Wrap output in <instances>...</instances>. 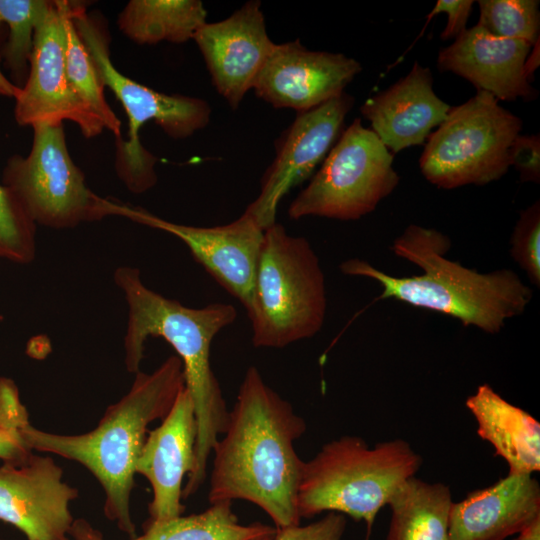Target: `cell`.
Segmentation results:
<instances>
[{"instance_id": "obj_1", "label": "cell", "mask_w": 540, "mask_h": 540, "mask_svg": "<svg viewBox=\"0 0 540 540\" xmlns=\"http://www.w3.org/2000/svg\"><path fill=\"white\" fill-rule=\"evenodd\" d=\"M306 422L272 389L255 366L246 370L223 437L212 449L210 504L245 500L275 528L300 523L297 495L303 460L294 443Z\"/></svg>"}, {"instance_id": "obj_2", "label": "cell", "mask_w": 540, "mask_h": 540, "mask_svg": "<svg viewBox=\"0 0 540 540\" xmlns=\"http://www.w3.org/2000/svg\"><path fill=\"white\" fill-rule=\"evenodd\" d=\"M113 279L128 306L124 336L127 371H140L149 337L163 338L183 364L185 388L192 397L197 424L194 466L182 491L186 499L204 484L212 449L227 428L229 410L211 367L210 350L215 336L236 320L237 310L232 304L219 302L201 308L185 306L147 287L136 267L116 268Z\"/></svg>"}, {"instance_id": "obj_3", "label": "cell", "mask_w": 540, "mask_h": 540, "mask_svg": "<svg viewBox=\"0 0 540 540\" xmlns=\"http://www.w3.org/2000/svg\"><path fill=\"white\" fill-rule=\"evenodd\" d=\"M451 247L442 232L411 224L393 241L392 252L422 273L392 276L370 263L352 258L340 271L376 281L382 288L379 299L392 298L411 306L448 315L464 326L497 334L506 322L521 315L533 291L510 269L480 273L446 257Z\"/></svg>"}, {"instance_id": "obj_4", "label": "cell", "mask_w": 540, "mask_h": 540, "mask_svg": "<svg viewBox=\"0 0 540 540\" xmlns=\"http://www.w3.org/2000/svg\"><path fill=\"white\" fill-rule=\"evenodd\" d=\"M184 387L182 361L176 354L171 355L153 372L135 373L128 392L106 408L92 430L63 435L29 424L20 436L31 451L59 455L84 466L103 488L107 519L134 537L130 497L148 426L167 415Z\"/></svg>"}, {"instance_id": "obj_5", "label": "cell", "mask_w": 540, "mask_h": 540, "mask_svg": "<svg viewBox=\"0 0 540 540\" xmlns=\"http://www.w3.org/2000/svg\"><path fill=\"white\" fill-rule=\"evenodd\" d=\"M421 456L400 438L370 447L363 438L342 436L304 461L297 495L300 518L335 512L364 521L369 540L380 509L415 476Z\"/></svg>"}, {"instance_id": "obj_6", "label": "cell", "mask_w": 540, "mask_h": 540, "mask_svg": "<svg viewBox=\"0 0 540 540\" xmlns=\"http://www.w3.org/2000/svg\"><path fill=\"white\" fill-rule=\"evenodd\" d=\"M256 348L281 349L323 327L327 296L320 260L309 241L279 223L264 231L246 309Z\"/></svg>"}, {"instance_id": "obj_7", "label": "cell", "mask_w": 540, "mask_h": 540, "mask_svg": "<svg viewBox=\"0 0 540 540\" xmlns=\"http://www.w3.org/2000/svg\"><path fill=\"white\" fill-rule=\"evenodd\" d=\"M70 8L104 87L113 92L127 114L128 139L116 140V173L130 192L144 193L157 183V158L141 144L142 126L153 120L169 137L184 139L208 125L211 107L204 99L158 92L120 73L110 59L108 37L86 13L84 4L70 2Z\"/></svg>"}, {"instance_id": "obj_8", "label": "cell", "mask_w": 540, "mask_h": 540, "mask_svg": "<svg viewBox=\"0 0 540 540\" xmlns=\"http://www.w3.org/2000/svg\"><path fill=\"white\" fill-rule=\"evenodd\" d=\"M522 120L485 91L451 107L429 135L419 160L422 175L442 189L485 185L504 176Z\"/></svg>"}, {"instance_id": "obj_9", "label": "cell", "mask_w": 540, "mask_h": 540, "mask_svg": "<svg viewBox=\"0 0 540 540\" xmlns=\"http://www.w3.org/2000/svg\"><path fill=\"white\" fill-rule=\"evenodd\" d=\"M26 156L9 157L2 184L17 197L36 225L71 229L118 216L120 203L94 193L67 148L63 124L32 127Z\"/></svg>"}, {"instance_id": "obj_10", "label": "cell", "mask_w": 540, "mask_h": 540, "mask_svg": "<svg viewBox=\"0 0 540 540\" xmlns=\"http://www.w3.org/2000/svg\"><path fill=\"white\" fill-rule=\"evenodd\" d=\"M394 156L356 118L342 131L308 185L288 208L292 220L354 221L373 212L399 183Z\"/></svg>"}, {"instance_id": "obj_11", "label": "cell", "mask_w": 540, "mask_h": 540, "mask_svg": "<svg viewBox=\"0 0 540 540\" xmlns=\"http://www.w3.org/2000/svg\"><path fill=\"white\" fill-rule=\"evenodd\" d=\"M14 116L20 126L60 125L72 121L86 138L105 129L82 101L65 68V34L58 1H52L34 33L29 72L15 97Z\"/></svg>"}, {"instance_id": "obj_12", "label": "cell", "mask_w": 540, "mask_h": 540, "mask_svg": "<svg viewBox=\"0 0 540 540\" xmlns=\"http://www.w3.org/2000/svg\"><path fill=\"white\" fill-rule=\"evenodd\" d=\"M354 98L345 92L311 110L297 113L276 145V156L261 179L260 192L245 211L266 230L276 223L283 197L313 176L337 139Z\"/></svg>"}, {"instance_id": "obj_13", "label": "cell", "mask_w": 540, "mask_h": 540, "mask_svg": "<svg viewBox=\"0 0 540 540\" xmlns=\"http://www.w3.org/2000/svg\"><path fill=\"white\" fill-rule=\"evenodd\" d=\"M118 216L180 239L212 278L248 308L264 236V230L248 215L242 213L225 225L198 227L170 222L121 202Z\"/></svg>"}, {"instance_id": "obj_14", "label": "cell", "mask_w": 540, "mask_h": 540, "mask_svg": "<svg viewBox=\"0 0 540 540\" xmlns=\"http://www.w3.org/2000/svg\"><path fill=\"white\" fill-rule=\"evenodd\" d=\"M78 489L63 481V470L47 455L31 452L0 465V520L27 540H68L74 518L70 503Z\"/></svg>"}, {"instance_id": "obj_15", "label": "cell", "mask_w": 540, "mask_h": 540, "mask_svg": "<svg viewBox=\"0 0 540 540\" xmlns=\"http://www.w3.org/2000/svg\"><path fill=\"white\" fill-rule=\"evenodd\" d=\"M361 70L354 58L309 50L297 39L275 44L252 90L276 109L301 113L343 94Z\"/></svg>"}, {"instance_id": "obj_16", "label": "cell", "mask_w": 540, "mask_h": 540, "mask_svg": "<svg viewBox=\"0 0 540 540\" xmlns=\"http://www.w3.org/2000/svg\"><path fill=\"white\" fill-rule=\"evenodd\" d=\"M193 40L213 86L232 109H237L253 89L276 44L268 36L258 0L246 2L226 19L206 22Z\"/></svg>"}, {"instance_id": "obj_17", "label": "cell", "mask_w": 540, "mask_h": 540, "mask_svg": "<svg viewBox=\"0 0 540 540\" xmlns=\"http://www.w3.org/2000/svg\"><path fill=\"white\" fill-rule=\"evenodd\" d=\"M197 424L194 403L184 387L161 423L148 431L136 463V473L151 485L153 497L147 521L181 516L183 479L194 466Z\"/></svg>"}, {"instance_id": "obj_18", "label": "cell", "mask_w": 540, "mask_h": 540, "mask_svg": "<svg viewBox=\"0 0 540 540\" xmlns=\"http://www.w3.org/2000/svg\"><path fill=\"white\" fill-rule=\"evenodd\" d=\"M531 48L525 41L499 38L475 25L440 49L437 67L468 80L477 91L498 101H530L537 90L525 78L523 68Z\"/></svg>"}, {"instance_id": "obj_19", "label": "cell", "mask_w": 540, "mask_h": 540, "mask_svg": "<svg viewBox=\"0 0 540 540\" xmlns=\"http://www.w3.org/2000/svg\"><path fill=\"white\" fill-rule=\"evenodd\" d=\"M450 108L436 95L430 69L416 61L406 76L367 99L360 112L384 146L398 153L423 144Z\"/></svg>"}, {"instance_id": "obj_20", "label": "cell", "mask_w": 540, "mask_h": 540, "mask_svg": "<svg viewBox=\"0 0 540 540\" xmlns=\"http://www.w3.org/2000/svg\"><path fill=\"white\" fill-rule=\"evenodd\" d=\"M540 518V485L532 474L508 473L453 502L451 540H505Z\"/></svg>"}, {"instance_id": "obj_21", "label": "cell", "mask_w": 540, "mask_h": 540, "mask_svg": "<svg viewBox=\"0 0 540 540\" xmlns=\"http://www.w3.org/2000/svg\"><path fill=\"white\" fill-rule=\"evenodd\" d=\"M477 422V433L509 466L508 473L532 474L540 470V424L528 412L481 384L466 400Z\"/></svg>"}, {"instance_id": "obj_22", "label": "cell", "mask_w": 540, "mask_h": 540, "mask_svg": "<svg viewBox=\"0 0 540 540\" xmlns=\"http://www.w3.org/2000/svg\"><path fill=\"white\" fill-rule=\"evenodd\" d=\"M275 532L276 528L261 523L241 524L232 502L221 501L201 513L147 521L144 533L129 540H255ZM69 535L73 540H107L83 518L74 520Z\"/></svg>"}, {"instance_id": "obj_23", "label": "cell", "mask_w": 540, "mask_h": 540, "mask_svg": "<svg viewBox=\"0 0 540 540\" xmlns=\"http://www.w3.org/2000/svg\"><path fill=\"white\" fill-rule=\"evenodd\" d=\"M387 505L391 519L386 540H451L453 501L449 486L413 476L396 490Z\"/></svg>"}, {"instance_id": "obj_24", "label": "cell", "mask_w": 540, "mask_h": 540, "mask_svg": "<svg viewBox=\"0 0 540 540\" xmlns=\"http://www.w3.org/2000/svg\"><path fill=\"white\" fill-rule=\"evenodd\" d=\"M199 0H131L118 15L120 31L139 45L182 44L206 23Z\"/></svg>"}, {"instance_id": "obj_25", "label": "cell", "mask_w": 540, "mask_h": 540, "mask_svg": "<svg viewBox=\"0 0 540 540\" xmlns=\"http://www.w3.org/2000/svg\"><path fill=\"white\" fill-rule=\"evenodd\" d=\"M65 34V68L82 101L101 119L104 128L121 139V121L106 102L104 85L72 19L70 1L57 0Z\"/></svg>"}, {"instance_id": "obj_26", "label": "cell", "mask_w": 540, "mask_h": 540, "mask_svg": "<svg viewBox=\"0 0 540 540\" xmlns=\"http://www.w3.org/2000/svg\"><path fill=\"white\" fill-rule=\"evenodd\" d=\"M51 4L47 0H0V28L8 27L1 56L18 87L26 82L34 33Z\"/></svg>"}, {"instance_id": "obj_27", "label": "cell", "mask_w": 540, "mask_h": 540, "mask_svg": "<svg viewBox=\"0 0 540 540\" xmlns=\"http://www.w3.org/2000/svg\"><path fill=\"white\" fill-rule=\"evenodd\" d=\"M538 0H480L476 25L493 36L522 40L533 46L540 39Z\"/></svg>"}, {"instance_id": "obj_28", "label": "cell", "mask_w": 540, "mask_h": 540, "mask_svg": "<svg viewBox=\"0 0 540 540\" xmlns=\"http://www.w3.org/2000/svg\"><path fill=\"white\" fill-rule=\"evenodd\" d=\"M36 256V224L14 193L0 183V260L29 264Z\"/></svg>"}, {"instance_id": "obj_29", "label": "cell", "mask_w": 540, "mask_h": 540, "mask_svg": "<svg viewBox=\"0 0 540 540\" xmlns=\"http://www.w3.org/2000/svg\"><path fill=\"white\" fill-rule=\"evenodd\" d=\"M510 254L529 280L540 285V205L536 201L520 213L510 239Z\"/></svg>"}, {"instance_id": "obj_30", "label": "cell", "mask_w": 540, "mask_h": 540, "mask_svg": "<svg viewBox=\"0 0 540 540\" xmlns=\"http://www.w3.org/2000/svg\"><path fill=\"white\" fill-rule=\"evenodd\" d=\"M346 524L343 514L328 512L323 518L307 525L276 528L273 540H342Z\"/></svg>"}, {"instance_id": "obj_31", "label": "cell", "mask_w": 540, "mask_h": 540, "mask_svg": "<svg viewBox=\"0 0 540 540\" xmlns=\"http://www.w3.org/2000/svg\"><path fill=\"white\" fill-rule=\"evenodd\" d=\"M29 413L20 400L16 383L8 377H0V431L20 436L28 426Z\"/></svg>"}, {"instance_id": "obj_32", "label": "cell", "mask_w": 540, "mask_h": 540, "mask_svg": "<svg viewBox=\"0 0 540 540\" xmlns=\"http://www.w3.org/2000/svg\"><path fill=\"white\" fill-rule=\"evenodd\" d=\"M510 163L520 175L522 182L539 183L540 138L539 135H518L510 148Z\"/></svg>"}, {"instance_id": "obj_33", "label": "cell", "mask_w": 540, "mask_h": 540, "mask_svg": "<svg viewBox=\"0 0 540 540\" xmlns=\"http://www.w3.org/2000/svg\"><path fill=\"white\" fill-rule=\"evenodd\" d=\"M473 5L472 0H438L427 16L426 25L435 15L445 13L447 24L440 38L442 40L457 39L467 29L466 24Z\"/></svg>"}, {"instance_id": "obj_34", "label": "cell", "mask_w": 540, "mask_h": 540, "mask_svg": "<svg viewBox=\"0 0 540 540\" xmlns=\"http://www.w3.org/2000/svg\"><path fill=\"white\" fill-rule=\"evenodd\" d=\"M31 452L19 436L0 431V459L3 461H19Z\"/></svg>"}, {"instance_id": "obj_35", "label": "cell", "mask_w": 540, "mask_h": 540, "mask_svg": "<svg viewBox=\"0 0 540 540\" xmlns=\"http://www.w3.org/2000/svg\"><path fill=\"white\" fill-rule=\"evenodd\" d=\"M539 41L540 39L532 46L524 63V75L529 83L533 80L534 72L540 64Z\"/></svg>"}, {"instance_id": "obj_36", "label": "cell", "mask_w": 540, "mask_h": 540, "mask_svg": "<svg viewBox=\"0 0 540 540\" xmlns=\"http://www.w3.org/2000/svg\"><path fill=\"white\" fill-rule=\"evenodd\" d=\"M516 538L518 540H540V518L528 524Z\"/></svg>"}, {"instance_id": "obj_37", "label": "cell", "mask_w": 540, "mask_h": 540, "mask_svg": "<svg viewBox=\"0 0 540 540\" xmlns=\"http://www.w3.org/2000/svg\"><path fill=\"white\" fill-rule=\"evenodd\" d=\"M19 89L20 87L16 86L4 75L0 67V96L15 99Z\"/></svg>"}, {"instance_id": "obj_38", "label": "cell", "mask_w": 540, "mask_h": 540, "mask_svg": "<svg viewBox=\"0 0 540 540\" xmlns=\"http://www.w3.org/2000/svg\"><path fill=\"white\" fill-rule=\"evenodd\" d=\"M276 533V532H275ZM275 533L274 534H271V535H267V536H263V537H260V538H257L255 540H273L274 539V536H275Z\"/></svg>"}, {"instance_id": "obj_39", "label": "cell", "mask_w": 540, "mask_h": 540, "mask_svg": "<svg viewBox=\"0 0 540 540\" xmlns=\"http://www.w3.org/2000/svg\"><path fill=\"white\" fill-rule=\"evenodd\" d=\"M512 540H518V539H517V538H514V539H512Z\"/></svg>"}]
</instances>
